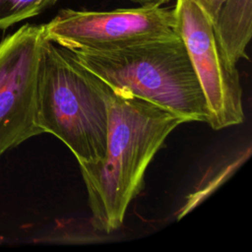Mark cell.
Segmentation results:
<instances>
[{"mask_svg":"<svg viewBox=\"0 0 252 252\" xmlns=\"http://www.w3.org/2000/svg\"><path fill=\"white\" fill-rule=\"evenodd\" d=\"M42 27L47 40L70 51H110L178 36L174 8L161 6L102 12L61 9Z\"/></svg>","mask_w":252,"mask_h":252,"instance_id":"obj_4","label":"cell"},{"mask_svg":"<svg viewBox=\"0 0 252 252\" xmlns=\"http://www.w3.org/2000/svg\"><path fill=\"white\" fill-rule=\"evenodd\" d=\"M108 86L44 37L38 66L37 122L61 140L80 166L105 157Z\"/></svg>","mask_w":252,"mask_h":252,"instance_id":"obj_2","label":"cell"},{"mask_svg":"<svg viewBox=\"0 0 252 252\" xmlns=\"http://www.w3.org/2000/svg\"><path fill=\"white\" fill-rule=\"evenodd\" d=\"M42 25H24L0 41V158L42 134L37 122Z\"/></svg>","mask_w":252,"mask_h":252,"instance_id":"obj_6","label":"cell"},{"mask_svg":"<svg viewBox=\"0 0 252 252\" xmlns=\"http://www.w3.org/2000/svg\"><path fill=\"white\" fill-rule=\"evenodd\" d=\"M67 51L109 88L155 103L184 122L208 123L207 102L179 35L110 51Z\"/></svg>","mask_w":252,"mask_h":252,"instance_id":"obj_3","label":"cell"},{"mask_svg":"<svg viewBox=\"0 0 252 252\" xmlns=\"http://www.w3.org/2000/svg\"><path fill=\"white\" fill-rule=\"evenodd\" d=\"M198 1L203 6L207 14L210 16L212 22H214L222 0H198Z\"/></svg>","mask_w":252,"mask_h":252,"instance_id":"obj_9","label":"cell"},{"mask_svg":"<svg viewBox=\"0 0 252 252\" xmlns=\"http://www.w3.org/2000/svg\"><path fill=\"white\" fill-rule=\"evenodd\" d=\"M58 0H0V30L32 18Z\"/></svg>","mask_w":252,"mask_h":252,"instance_id":"obj_8","label":"cell"},{"mask_svg":"<svg viewBox=\"0 0 252 252\" xmlns=\"http://www.w3.org/2000/svg\"><path fill=\"white\" fill-rule=\"evenodd\" d=\"M106 153L80 166L94 229L109 233L123 223L129 204L144 187L147 167L168 135L184 121L128 92L108 87Z\"/></svg>","mask_w":252,"mask_h":252,"instance_id":"obj_1","label":"cell"},{"mask_svg":"<svg viewBox=\"0 0 252 252\" xmlns=\"http://www.w3.org/2000/svg\"><path fill=\"white\" fill-rule=\"evenodd\" d=\"M134 3L139 4L140 6H161L169 2L170 0H128Z\"/></svg>","mask_w":252,"mask_h":252,"instance_id":"obj_10","label":"cell"},{"mask_svg":"<svg viewBox=\"0 0 252 252\" xmlns=\"http://www.w3.org/2000/svg\"><path fill=\"white\" fill-rule=\"evenodd\" d=\"M3 241H4V237H3V236H1V235H0V244H1V243H2V242H3Z\"/></svg>","mask_w":252,"mask_h":252,"instance_id":"obj_11","label":"cell"},{"mask_svg":"<svg viewBox=\"0 0 252 252\" xmlns=\"http://www.w3.org/2000/svg\"><path fill=\"white\" fill-rule=\"evenodd\" d=\"M216 36L231 63L247 58L252 35V0H222L213 22Z\"/></svg>","mask_w":252,"mask_h":252,"instance_id":"obj_7","label":"cell"},{"mask_svg":"<svg viewBox=\"0 0 252 252\" xmlns=\"http://www.w3.org/2000/svg\"><path fill=\"white\" fill-rule=\"evenodd\" d=\"M173 8L177 33L207 102L208 124L220 130L242 123L245 115L239 74L221 48L210 16L198 0H176Z\"/></svg>","mask_w":252,"mask_h":252,"instance_id":"obj_5","label":"cell"}]
</instances>
